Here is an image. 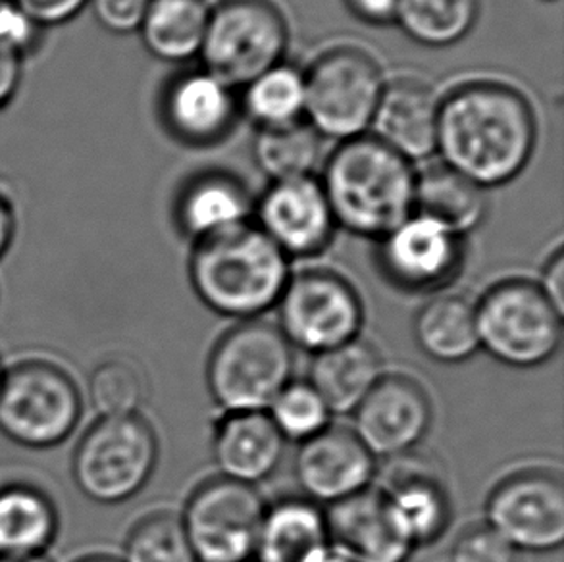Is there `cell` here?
<instances>
[{"mask_svg":"<svg viewBox=\"0 0 564 562\" xmlns=\"http://www.w3.org/2000/svg\"><path fill=\"white\" fill-rule=\"evenodd\" d=\"M280 332L293 349L321 355L362 337L367 309L357 288L328 268L291 274L278 303Z\"/></svg>","mask_w":564,"mask_h":562,"instance_id":"30bf717a","label":"cell"},{"mask_svg":"<svg viewBox=\"0 0 564 562\" xmlns=\"http://www.w3.org/2000/svg\"><path fill=\"white\" fill-rule=\"evenodd\" d=\"M268 417L285 443H305L334 424V414L308 380H293L268 407Z\"/></svg>","mask_w":564,"mask_h":562,"instance_id":"836d02e7","label":"cell"},{"mask_svg":"<svg viewBox=\"0 0 564 562\" xmlns=\"http://www.w3.org/2000/svg\"><path fill=\"white\" fill-rule=\"evenodd\" d=\"M84 389L68 366L45 355L8 363L0 388V433L18 447L48 451L76 433Z\"/></svg>","mask_w":564,"mask_h":562,"instance_id":"277c9868","label":"cell"},{"mask_svg":"<svg viewBox=\"0 0 564 562\" xmlns=\"http://www.w3.org/2000/svg\"><path fill=\"white\" fill-rule=\"evenodd\" d=\"M252 205L243 183L228 174H203L185 183L176 201V224L197 244L251 221Z\"/></svg>","mask_w":564,"mask_h":562,"instance_id":"603a6c76","label":"cell"},{"mask_svg":"<svg viewBox=\"0 0 564 562\" xmlns=\"http://www.w3.org/2000/svg\"><path fill=\"white\" fill-rule=\"evenodd\" d=\"M210 8L206 0H151L138 31L147 53L170 64L193 61L203 48Z\"/></svg>","mask_w":564,"mask_h":562,"instance_id":"83f0119b","label":"cell"},{"mask_svg":"<svg viewBox=\"0 0 564 562\" xmlns=\"http://www.w3.org/2000/svg\"><path fill=\"white\" fill-rule=\"evenodd\" d=\"M74 562H122L120 556L108 555V553H89V555L79 556Z\"/></svg>","mask_w":564,"mask_h":562,"instance_id":"ee69618b","label":"cell"},{"mask_svg":"<svg viewBox=\"0 0 564 562\" xmlns=\"http://www.w3.org/2000/svg\"><path fill=\"white\" fill-rule=\"evenodd\" d=\"M264 512L257 487L214 476L191 491L180 518L197 562H251Z\"/></svg>","mask_w":564,"mask_h":562,"instance_id":"8fae6325","label":"cell"},{"mask_svg":"<svg viewBox=\"0 0 564 562\" xmlns=\"http://www.w3.org/2000/svg\"><path fill=\"white\" fill-rule=\"evenodd\" d=\"M290 25L272 0H220L210 8L200 48L203 68L229 87H245L282 64Z\"/></svg>","mask_w":564,"mask_h":562,"instance_id":"ba28073f","label":"cell"},{"mask_svg":"<svg viewBox=\"0 0 564 562\" xmlns=\"http://www.w3.org/2000/svg\"><path fill=\"white\" fill-rule=\"evenodd\" d=\"M355 18L370 25L395 23L399 0H345Z\"/></svg>","mask_w":564,"mask_h":562,"instance_id":"ab89813d","label":"cell"},{"mask_svg":"<svg viewBox=\"0 0 564 562\" xmlns=\"http://www.w3.org/2000/svg\"><path fill=\"white\" fill-rule=\"evenodd\" d=\"M8 0H0V10H2V7L7 4Z\"/></svg>","mask_w":564,"mask_h":562,"instance_id":"7dc6e473","label":"cell"},{"mask_svg":"<svg viewBox=\"0 0 564 562\" xmlns=\"http://www.w3.org/2000/svg\"><path fill=\"white\" fill-rule=\"evenodd\" d=\"M18 236V208L10 191L0 183V260L7 259L8 252Z\"/></svg>","mask_w":564,"mask_h":562,"instance_id":"b9f144b4","label":"cell"},{"mask_svg":"<svg viewBox=\"0 0 564 562\" xmlns=\"http://www.w3.org/2000/svg\"><path fill=\"white\" fill-rule=\"evenodd\" d=\"M480 18V0H399L395 23L420 45H457Z\"/></svg>","mask_w":564,"mask_h":562,"instance_id":"f546056e","label":"cell"},{"mask_svg":"<svg viewBox=\"0 0 564 562\" xmlns=\"http://www.w3.org/2000/svg\"><path fill=\"white\" fill-rule=\"evenodd\" d=\"M293 472L303 497L326 509L375 486L378 461L351 428L332 424L299 445Z\"/></svg>","mask_w":564,"mask_h":562,"instance_id":"2e32d148","label":"cell"},{"mask_svg":"<svg viewBox=\"0 0 564 562\" xmlns=\"http://www.w3.org/2000/svg\"><path fill=\"white\" fill-rule=\"evenodd\" d=\"M12 2L15 7L22 8L33 22L46 31L74 22L85 8L89 7V0H12Z\"/></svg>","mask_w":564,"mask_h":562,"instance_id":"74e56055","label":"cell"},{"mask_svg":"<svg viewBox=\"0 0 564 562\" xmlns=\"http://www.w3.org/2000/svg\"><path fill=\"white\" fill-rule=\"evenodd\" d=\"M414 180L412 162L365 133L337 144L321 185L337 228L380 241L414 214Z\"/></svg>","mask_w":564,"mask_h":562,"instance_id":"7a4b0ae2","label":"cell"},{"mask_svg":"<svg viewBox=\"0 0 564 562\" xmlns=\"http://www.w3.org/2000/svg\"><path fill=\"white\" fill-rule=\"evenodd\" d=\"M322 138L306 120L283 128L259 130L254 162L272 182L314 175L322 159Z\"/></svg>","mask_w":564,"mask_h":562,"instance_id":"1f68e13d","label":"cell"},{"mask_svg":"<svg viewBox=\"0 0 564 562\" xmlns=\"http://www.w3.org/2000/svg\"><path fill=\"white\" fill-rule=\"evenodd\" d=\"M351 430L376 461L412 455L434 422L426 388L404 374H383L367 399L352 412Z\"/></svg>","mask_w":564,"mask_h":562,"instance_id":"5bb4252c","label":"cell"},{"mask_svg":"<svg viewBox=\"0 0 564 562\" xmlns=\"http://www.w3.org/2000/svg\"><path fill=\"white\" fill-rule=\"evenodd\" d=\"M329 548L326 510L306 497L267 505L254 549L257 562H313Z\"/></svg>","mask_w":564,"mask_h":562,"instance_id":"7402d4cb","label":"cell"},{"mask_svg":"<svg viewBox=\"0 0 564 562\" xmlns=\"http://www.w3.org/2000/svg\"><path fill=\"white\" fill-rule=\"evenodd\" d=\"M259 130L283 128L305 120V74L291 64H278L243 87L239 102Z\"/></svg>","mask_w":564,"mask_h":562,"instance_id":"f1b7e54d","label":"cell"},{"mask_svg":"<svg viewBox=\"0 0 564 562\" xmlns=\"http://www.w3.org/2000/svg\"><path fill=\"white\" fill-rule=\"evenodd\" d=\"M465 237L412 214L378 241V267L404 293L432 296L457 281L465 267Z\"/></svg>","mask_w":564,"mask_h":562,"instance_id":"4fadbf2b","label":"cell"},{"mask_svg":"<svg viewBox=\"0 0 564 562\" xmlns=\"http://www.w3.org/2000/svg\"><path fill=\"white\" fill-rule=\"evenodd\" d=\"M383 374L380 353L372 343L359 337L314 355L306 380L321 393L334 417H347L359 409Z\"/></svg>","mask_w":564,"mask_h":562,"instance_id":"cb8c5ba5","label":"cell"},{"mask_svg":"<svg viewBox=\"0 0 564 562\" xmlns=\"http://www.w3.org/2000/svg\"><path fill=\"white\" fill-rule=\"evenodd\" d=\"M440 99L432 87L403 77L383 87L370 128L380 143L409 162L430 159L437 149Z\"/></svg>","mask_w":564,"mask_h":562,"instance_id":"44dd1931","label":"cell"},{"mask_svg":"<svg viewBox=\"0 0 564 562\" xmlns=\"http://www.w3.org/2000/svg\"><path fill=\"white\" fill-rule=\"evenodd\" d=\"M414 214L466 237L486 220L488 195L457 170L434 162L416 172Z\"/></svg>","mask_w":564,"mask_h":562,"instance_id":"4316f807","label":"cell"},{"mask_svg":"<svg viewBox=\"0 0 564 562\" xmlns=\"http://www.w3.org/2000/svg\"><path fill=\"white\" fill-rule=\"evenodd\" d=\"M324 510L329 545L349 562H406L414 553L378 487Z\"/></svg>","mask_w":564,"mask_h":562,"instance_id":"d6986e66","label":"cell"},{"mask_svg":"<svg viewBox=\"0 0 564 562\" xmlns=\"http://www.w3.org/2000/svg\"><path fill=\"white\" fill-rule=\"evenodd\" d=\"M122 562H197L182 518L156 510L139 518L123 540Z\"/></svg>","mask_w":564,"mask_h":562,"instance_id":"d6a6232c","label":"cell"},{"mask_svg":"<svg viewBox=\"0 0 564 562\" xmlns=\"http://www.w3.org/2000/svg\"><path fill=\"white\" fill-rule=\"evenodd\" d=\"M303 74L305 120L322 138L341 143L370 130L386 87L375 56L355 46H336L321 54Z\"/></svg>","mask_w":564,"mask_h":562,"instance_id":"9c48e42d","label":"cell"},{"mask_svg":"<svg viewBox=\"0 0 564 562\" xmlns=\"http://www.w3.org/2000/svg\"><path fill=\"white\" fill-rule=\"evenodd\" d=\"M4 370H7V365H4L2 358H0V388H2V380H4Z\"/></svg>","mask_w":564,"mask_h":562,"instance_id":"bcb514c9","label":"cell"},{"mask_svg":"<svg viewBox=\"0 0 564 562\" xmlns=\"http://www.w3.org/2000/svg\"><path fill=\"white\" fill-rule=\"evenodd\" d=\"M486 525L517 553H551L564 541V484L553 468H520L497 482L486 499Z\"/></svg>","mask_w":564,"mask_h":562,"instance_id":"7c38bea8","label":"cell"},{"mask_svg":"<svg viewBox=\"0 0 564 562\" xmlns=\"http://www.w3.org/2000/svg\"><path fill=\"white\" fill-rule=\"evenodd\" d=\"M563 314L538 281H497L476 301L480 350L520 370L547 365L563 343Z\"/></svg>","mask_w":564,"mask_h":562,"instance_id":"52a82bcc","label":"cell"},{"mask_svg":"<svg viewBox=\"0 0 564 562\" xmlns=\"http://www.w3.org/2000/svg\"><path fill=\"white\" fill-rule=\"evenodd\" d=\"M0 562H54L48 555L0 556Z\"/></svg>","mask_w":564,"mask_h":562,"instance_id":"f6af8a7d","label":"cell"},{"mask_svg":"<svg viewBox=\"0 0 564 562\" xmlns=\"http://www.w3.org/2000/svg\"><path fill=\"white\" fill-rule=\"evenodd\" d=\"M381 479L380 494L414 549L430 548L453 525L455 502L442 472L406 455L395 461Z\"/></svg>","mask_w":564,"mask_h":562,"instance_id":"e0dca14e","label":"cell"},{"mask_svg":"<svg viewBox=\"0 0 564 562\" xmlns=\"http://www.w3.org/2000/svg\"><path fill=\"white\" fill-rule=\"evenodd\" d=\"M61 533L51 494L31 482L0 484V556L48 555Z\"/></svg>","mask_w":564,"mask_h":562,"instance_id":"d4e9b609","label":"cell"},{"mask_svg":"<svg viewBox=\"0 0 564 562\" xmlns=\"http://www.w3.org/2000/svg\"><path fill=\"white\" fill-rule=\"evenodd\" d=\"M25 61L0 45V112L14 102L23 84Z\"/></svg>","mask_w":564,"mask_h":562,"instance_id":"f35d334b","label":"cell"},{"mask_svg":"<svg viewBox=\"0 0 564 562\" xmlns=\"http://www.w3.org/2000/svg\"><path fill=\"white\" fill-rule=\"evenodd\" d=\"M161 441L143 414L97 419L77 440L69 472L77 491L115 507L138 497L156 472Z\"/></svg>","mask_w":564,"mask_h":562,"instance_id":"8992f818","label":"cell"},{"mask_svg":"<svg viewBox=\"0 0 564 562\" xmlns=\"http://www.w3.org/2000/svg\"><path fill=\"white\" fill-rule=\"evenodd\" d=\"M295 378V349L268 320L236 322L206 363V386L221 412H267Z\"/></svg>","mask_w":564,"mask_h":562,"instance_id":"5b68a950","label":"cell"},{"mask_svg":"<svg viewBox=\"0 0 564 562\" xmlns=\"http://www.w3.org/2000/svg\"><path fill=\"white\" fill-rule=\"evenodd\" d=\"M419 349L437 365H463L480 350L476 301L442 291L427 296L412 324Z\"/></svg>","mask_w":564,"mask_h":562,"instance_id":"484cf974","label":"cell"},{"mask_svg":"<svg viewBox=\"0 0 564 562\" xmlns=\"http://www.w3.org/2000/svg\"><path fill=\"white\" fill-rule=\"evenodd\" d=\"M237 110L234 87L205 68L177 74L162 91L164 128L191 147H208L226 138L236 123Z\"/></svg>","mask_w":564,"mask_h":562,"instance_id":"ac0fdd59","label":"cell"},{"mask_svg":"<svg viewBox=\"0 0 564 562\" xmlns=\"http://www.w3.org/2000/svg\"><path fill=\"white\" fill-rule=\"evenodd\" d=\"M252 213L254 226L290 260L316 259L334 244L336 218L314 175L270 183Z\"/></svg>","mask_w":564,"mask_h":562,"instance_id":"9a60e30c","label":"cell"},{"mask_svg":"<svg viewBox=\"0 0 564 562\" xmlns=\"http://www.w3.org/2000/svg\"><path fill=\"white\" fill-rule=\"evenodd\" d=\"M538 285L564 312V255L561 249L553 252L545 262Z\"/></svg>","mask_w":564,"mask_h":562,"instance_id":"60d3db41","label":"cell"},{"mask_svg":"<svg viewBox=\"0 0 564 562\" xmlns=\"http://www.w3.org/2000/svg\"><path fill=\"white\" fill-rule=\"evenodd\" d=\"M84 396L99 419L141 414L149 399L145 368L122 353L105 357L89 374Z\"/></svg>","mask_w":564,"mask_h":562,"instance_id":"4dcf8cb0","label":"cell"},{"mask_svg":"<svg viewBox=\"0 0 564 562\" xmlns=\"http://www.w3.org/2000/svg\"><path fill=\"white\" fill-rule=\"evenodd\" d=\"M210 447L218 476L254 487L274 476L285 455V440L267 412H221Z\"/></svg>","mask_w":564,"mask_h":562,"instance_id":"ffe728a7","label":"cell"},{"mask_svg":"<svg viewBox=\"0 0 564 562\" xmlns=\"http://www.w3.org/2000/svg\"><path fill=\"white\" fill-rule=\"evenodd\" d=\"M45 35L46 30L33 22L12 0H8L0 10V45L22 56L23 61L39 53Z\"/></svg>","mask_w":564,"mask_h":562,"instance_id":"d590c367","label":"cell"},{"mask_svg":"<svg viewBox=\"0 0 564 562\" xmlns=\"http://www.w3.org/2000/svg\"><path fill=\"white\" fill-rule=\"evenodd\" d=\"M198 301L224 318L260 320L282 299L291 260L254 224L193 244L187 262Z\"/></svg>","mask_w":564,"mask_h":562,"instance_id":"3957f363","label":"cell"},{"mask_svg":"<svg viewBox=\"0 0 564 562\" xmlns=\"http://www.w3.org/2000/svg\"><path fill=\"white\" fill-rule=\"evenodd\" d=\"M313 562H349L341 553H337L336 549L329 545L326 551H322L321 555L316 556Z\"/></svg>","mask_w":564,"mask_h":562,"instance_id":"7bdbcfd3","label":"cell"},{"mask_svg":"<svg viewBox=\"0 0 564 562\" xmlns=\"http://www.w3.org/2000/svg\"><path fill=\"white\" fill-rule=\"evenodd\" d=\"M151 0H89L95 22L112 35L138 33Z\"/></svg>","mask_w":564,"mask_h":562,"instance_id":"8d00e7d4","label":"cell"},{"mask_svg":"<svg viewBox=\"0 0 564 562\" xmlns=\"http://www.w3.org/2000/svg\"><path fill=\"white\" fill-rule=\"evenodd\" d=\"M535 141L534 108L511 85L470 82L440 99L435 152L481 190L517 180L530 164Z\"/></svg>","mask_w":564,"mask_h":562,"instance_id":"6da1fadb","label":"cell"},{"mask_svg":"<svg viewBox=\"0 0 564 562\" xmlns=\"http://www.w3.org/2000/svg\"><path fill=\"white\" fill-rule=\"evenodd\" d=\"M517 551L486 525L476 522L458 532L449 551V562H517Z\"/></svg>","mask_w":564,"mask_h":562,"instance_id":"e575fe53","label":"cell"}]
</instances>
